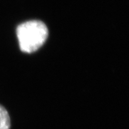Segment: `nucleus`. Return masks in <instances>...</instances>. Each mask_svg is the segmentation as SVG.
Wrapping results in <instances>:
<instances>
[{
	"label": "nucleus",
	"mask_w": 129,
	"mask_h": 129,
	"mask_svg": "<svg viewBox=\"0 0 129 129\" xmlns=\"http://www.w3.org/2000/svg\"><path fill=\"white\" fill-rule=\"evenodd\" d=\"M11 119L8 111L0 105V129H10Z\"/></svg>",
	"instance_id": "f03ea898"
},
{
	"label": "nucleus",
	"mask_w": 129,
	"mask_h": 129,
	"mask_svg": "<svg viewBox=\"0 0 129 129\" xmlns=\"http://www.w3.org/2000/svg\"><path fill=\"white\" fill-rule=\"evenodd\" d=\"M20 49L23 52L32 53L41 47L48 37V29L43 22L37 20L22 23L16 29Z\"/></svg>",
	"instance_id": "f257e3e1"
}]
</instances>
